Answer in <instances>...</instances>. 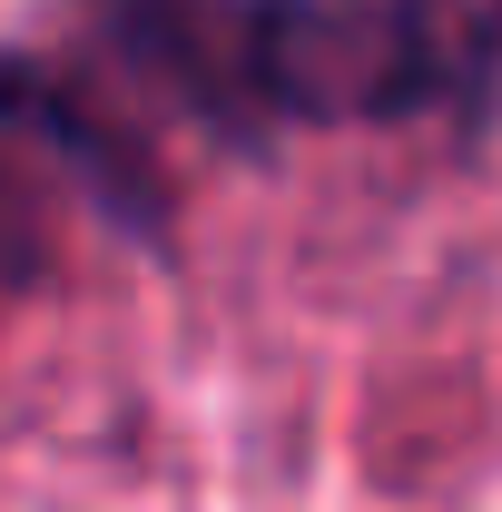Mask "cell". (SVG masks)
I'll return each instance as SVG.
<instances>
[{
	"instance_id": "1",
	"label": "cell",
	"mask_w": 502,
	"mask_h": 512,
	"mask_svg": "<svg viewBox=\"0 0 502 512\" xmlns=\"http://www.w3.org/2000/svg\"><path fill=\"white\" fill-rule=\"evenodd\" d=\"M394 119L424 109H483L502 89V0H375Z\"/></svg>"
}]
</instances>
